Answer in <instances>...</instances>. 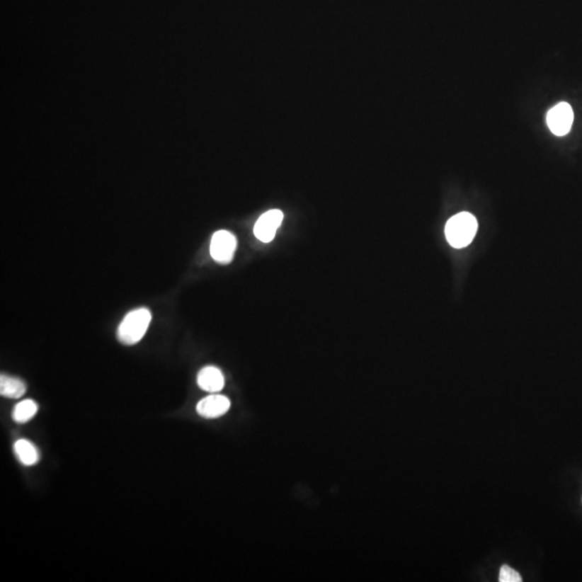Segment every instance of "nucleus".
<instances>
[{
	"instance_id": "f257e3e1",
	"label": "nucleus",
	"mask_w": 582,
	"mask_h": 582,
	"mask_svg": "<svg viewBox=\"0 0 582 582\" xmlns=\"http://www.w3.org/2000/svg\"><path fill=\"white\" fill-rule=\"evenodd\" d=\"M478 231V222L470 212H460L447 220L445 237L454 249H465L472 244Z\"/></svg>"
},
{
	"instance_id": "f03ea898",
	"label": "nucleus",
	"mask_w": 582,
	"mask_h": 582,
	"mask_svg": "<svg viewBox=\"0 0 582 582\" xmlns=\"http://www.w3.org/2000/svg\"><path fill=\"white\" fill-rule=\"evenodd\" d=\"M152 319V312L146 307L130 312L118 328L119 341L125 346L138 343L147 332Z\"/></svg>"
},
{
	"instance_id": "7ed1b4c3",
	"label": "nucleus",
	"mask_w": 582,
	"mask_h": 582,
	"mask_svg": "<svg viewBox=\"0 0 582 582\" xmlns=\"http://www.w3.org/2000/svg\"><path fill=\"white\" fill-rule=\"evenodd\" d=\"M236 237L226 230L217 231L210 241V255L215 261L230 263L236 251Z\"/></svg>"
},
{
	"instance_id": "20e7f679",
	"label": "nucleus",
	"mask_w": 582,
	"mask_h": 582,
	"mask_svg": "<svg viewBox=\"0 0 582 582\" xmlns=\"http://www.w3.org/2000/svg\"><path fill=\"white\" fill-rule=\"evenodd\" d=\"M574 122V111L569 103H560L548 111L547 125L557 136H565L571 131Z\"/></svg>"
},
{
	"instance_id": "39448f33",
	"label": "nucleus",
	"mask_w": 582,
	"mask_h": 582,
	"mask_svg": "<svg viewBox=\"0 0 582 582\" xmlns=\"http://www.w3.org/2000/svg\"><path fill=\"white\" fill-rule=\"evenodd\" d=\"M284 214L280 210H272L261 215L256 222L253 233L263 243H270L275 237L276 231L282 224Z\"/></svg>"
},
{
	"instance_id": "423d86ee",
	"label": "nucleus",
	"mask_w": 582,
	"mask_h": 582,
	"mask_svg": "<svg viewBox=\"0 0 582 582\" xmlns=\"http://www.w3.org/2000/svg\"><path fill=\"white\" fill-rule=\"evenodd\" d=\"M230 406V400L226 396L210 395L198 404L197 411L203 418H217L226 414Z\"/></svg>"
},
{
	"instance_id": "0eeeda50",
	"label": "nucleus",
	"mask_w": 582,
	"mask_h": 582,
	"mask_svg": "<svg viewBox=\"0 0 582 582\" xmlns=\"http://www.w3.org/2000/svg\"><path fill=\"white\" fill-rule=\"evenodd\" d=\"M198 384L203 391L218 393L224 386V377L216 367L208 366L202 369L198 375Z\"/></svg>"
},
{
	"instance_id": "6e6552de",
	"label": "nucleus",
	"mask_w": 582,
	"mask_h": 582,
	"mask_svg": "<svg viewBox=\"0 0 582 582\" xmlns=\"http://www.w3.org/2000/svg\"><path fill=\"white\" fill-rule=\"evenodd\" d=\"M26 393V385L22 380L1 375L0 377V394L3 397L18 399Z\"/></svg>"
},
{
	"instance_id": "1a4fd4ad",
	"label": "nucleus",
	"mask_w": 582,
	"mask_h": 582,
	"mask_svg": "<svg viewBox=\"0 0 582 582\" xmlns=\"http://www.w3.org/2000/svg\"><path fill=\"white\" fill-rule=\"evenodd\" d=\"M14 453L21 463L25 466L36 465L40 460L37 447L26 439H20L14 443Z\"/></svg>"
},
{
	"instance_id": "9d476101",
	"label": "nucleus",
	"mask_w": 582,
	"mask_h": 582,
	"mask_svg": "<svg viewBox=\"0 0 582 582\" xmlns=\"http://www.w3.org/2000/svg\"><path fill=\"white\" fill-rule=\"evenodd\" d=\"M38 412V404L32 399L18 402L12 412V418L18 424H24L32 420Z\"/></svg>"
},
{
	"instance_id": "9b49d317",
	"label": "nucleus",
	"mask_w": 582,
	"mask_h": 582,
	"mask_svg": "<svg viewBox=\"0 0 582 582\" xmlns=\"http://www.w3.org/2000/svg\"><path fill=\"white\" fill-rule=\"evenodd\" d=\"M498 579L501 582L522 581V578L521 576H520V574L518 573L517 571H515V569H511V567L508 566V565H503V566L501 567Z\"/></svg>"
}]
</instances>
